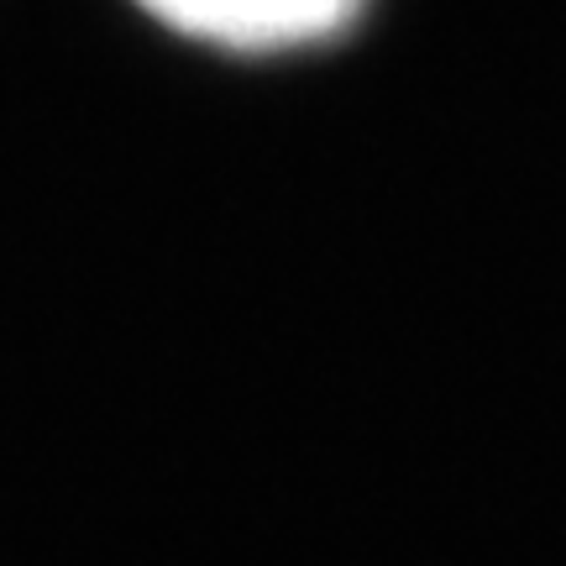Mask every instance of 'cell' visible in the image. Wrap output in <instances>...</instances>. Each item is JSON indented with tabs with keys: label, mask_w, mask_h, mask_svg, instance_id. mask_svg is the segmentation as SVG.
Instances as JSON below:
<instances>
[{
	"label": "cell",
	"mask_w": 566,
	"mask_h": 566,
	"mask_svg": "<svg viewBox=\"0 0 566 566\" xmlns=\"http://www.w3.org/2000/svg\"><path fill=\"white\" fill-rule=\"evenodd\" d=\"M367 0H142L184 38L237 48V53H279V48H304L363 11Z\"/></svg>",
	"instance_id": "1"
}]
</instances>
